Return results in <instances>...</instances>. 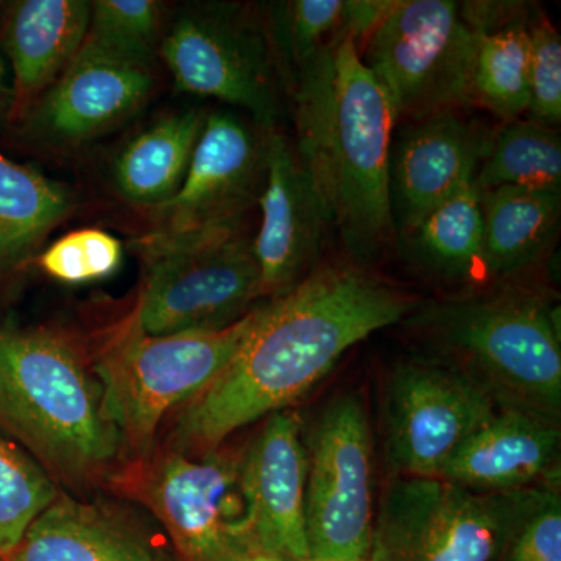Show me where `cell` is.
Here are the masks:
<instances>
[{
    "instance_id": "1",
    "label": "cell",
    "mask_w": 561,
    "mask_h": 561,
    "mask_svg": "<svg viewBox=\"0 0 561 561\" xmlns=\"http://www.w3.org/2000/svg\"><path fill=\"white\" fill-rule=\"evenodd\" d=\"M415 298L350 265L317 268L257 308L241 346L181 413L176 453H210L262 416L287 411L343 354L415 311Z\"/></svg>"
},
{
    "instance_id": "2",
    "label": "cell",
    "mask_w": 561,
    "mask_h": 561,
    "mask_svg": "<svg viewBox=\"0 0 561 561\" xmlns=\"http://www.w3.org/2000/svg\"><path fill=\"white\" fill-rule=\"evenodd\" d=\"M297 149L328 225L357 262L393 238L390 203L393 108L348 36L332 41L295 77Z\"/></svg>"
},
{
    "instance_id": "3",
    "label": "cell",
    "mask_w": 561,
    "mask_h": 561,
    "mask_svg": "<svg viewBox=\"0 0 561 561\" xmlns=\"http://www.w3.org/2000/svg\"><path fill=\"white\" fill-rule=\"evenodd\" d=\"M0 427L73 483L102 474L122 449L98 376L50 331L0 330Z\"/></svg>"
},
{
    "instance_id": "4",
    "label": "cell",
    "mask_w": 561,
    "mask_h": 561,
    "mask_svg": "<svg viewBox=\"0 0 561 561\" xmlns=\"http://www.w3.org/2000/svg\"><path fill=\"white\" fill-rule=\"evenodd\" d=\"M408 317L438 359L481 383L500 408L559 421V321L540 295L507 286L431 302Z\"/></svg>"
},
{
    "instance_id": "5",
    "label": "cell",
    "mask_w": 561,
    "mask_h": 561,
    "mask_svg": "<svg viewBox=\"0 0 561 561\" xmlns=\"http://www.w3.org/2000/svg\"><path fill=\"white\" fill-rule=\"evenodd\" d=\"M257 308L219 331L150 335L135 316L95 364L103 404L122 448L150 451L165 413L191 402L219 378L256 319Z\"/></svg>"
},
{
    "instance_id": "6",
    "label": "cell",
    "mask_w": 561,
    "mask_h": 561,
    "mask_svg": "<svg viewBox=\"0 0 561 561\" xmlns=\"http://www.w3.org/2000/svg\"><path fill=\"white\" fill-rule=\"evenodd\" d=\"M551 485L494 493L394 476L376 516L370 561H502Z\"/></svg>"
},
{
    "instance_id": "7",
    "label": "cell",
    "mask_w": 561,
    "mask_h": 561,
    "mask_svg": "<svg viewBox=\"0 0 561 561\" xmlns=\"http://www.w3.org/2000/svg\"><path fill=\"white\" fill-rule=\"evenodd\" d=\"M478 35L454 0H394L365 39V62L389 99L394 117L427 119L472 105Z\"/></svg>"
},
{
    "instance_id": "8",
    "label": "cell",
    "mask_w": 561,
    "mask_h": 561,
    "mask_svg": "<svg viewBox=\"0 0 561 561\" xmlns=\"http://www.w3.org/2000/svg\"><path fill=\"white\" fill-rule=\"evenodd\" d=\"M158 55L176 90L241 106L264 131L278 128L284 84L267 25L245 7L202 3L172 22Z\"/></svg>"
},
{
    "instance_id": "9",
    "label": "cell",
    "mask_w": 561,
    "mask_h": 561,
    "mask_svg": "<svg viewBox=\"0 0 561 561\" xmlns=\"http://www.w3.org/2000/svg\"><path fill=\"white\" fill-rule=\"evenodd\" d=\"M146 283L135 319L150 335L219 331L262 298L253 247L241 230L144 254Z\"/></svg>"
},
{
    "instance_id": "10",
    "label": "cell",
    "mask_w": 561,
    "mask_h": 561,
    "mask_svg": "<svg viewBox=\"0 0 561 561\" xmlns=\"http://www.w3.org/2000/svg\"><path fill=\"white\" fill-rule=\"evenodd\" d=\"M267 131H256L230 111H214L186 176L172 198L149 210V230L136 241L139 254L169 249L217 232L241 230L265 181Z\"/></svg>"
},
{
    "instance_id": "11",
    "label": "cell",
    "mask_w": 561,
    "mask_h": 561,
    "mask_svg": "<svg viewBox=\"0 0 561 561\" xmlns=\"http://www.w3.org/2000/svg\"><path fill=\"white\" fill-rule=\"evenodd\" d=\"M375 523L370 423L364 402L351 394L332 402L312 435L306 482L311 561H370Z\"/></svg>"
},
{
    "instance_id": "12",
    "label": "cell",
    "mask_w": 561,
    "mask_h": 561,
    "mask_svg": "<svg viewBox=\"0 0 561 561\" xmlns=\"http://www.w3.org/2000/svg\"><path fill=\"white\" fill-rule=\"evenodd\" d=\"M497 409L481 383L448 362H401L386 391V451L394 476L440 478Z\"/></svg>"
},
{
    "instance_id": "13",
    "label": "cell",
    "mask_w": 561,
    "mask_h": 561,
    "mask_svg": "<svg viewBox=\"0 0 561 561\" xmlns=\"http://www.w3.org/2000/svg\"><path fill=\"white\" fill-rule=\"evenodd\" d=\"M153 87L151 65L84 39L69 68L25 114V130L49 146H79L130 119Z\"/></svg>"
},
{
    "instance_id": "14",
    "label": "cell",
    "mask_w": 561,
    "mask_h": 561,
    "mask_svg": "<svg viewBox=\"0 0 561 561\" xmlns=\"http://www.w3.org/2000/svg\"><path fill=\"white\" fill-rule=\"evenodd\" d=\"M308 453L297 413H272L239 461L243 530L280 561H311L306 534Z\"/></svg>"
},
{
    "instance_id": "15",
    "label": "cell",
    "mask_w": 561,
    "mask_h": 561,
    "mask_svg": "<svg viewBox=\"0 0 561 561\" xmlns=\"http://www.w3.org/2000/svg\"><path fill=\"white\" fill-rule=\"evenodd\" d=\"M149 500L190 561H224L247 537L239 461L217 449L202 459L183 453L162 459L150 478Z\"/></svg>"
},
{
    "instance_id": "16",
    "label": "cell",
    "mask_w": 561,
    "mask_h": 561,
    "mask_svg": "<svg viewBox=\"0 0 561 561\" xmlns=\"http://www.w3.org/2000/svg\"><path fill=\"white\" fill-rule=\"evenodd\" d=\"M257 205L261 227L251 247L262 297L273 300L311 273L330 228L297 149L278 128L267 131L265 181Z\"/></svg>"
},
{
    "instance_id": "17",
    "label": "cell",
    "mask_w": 561,
    "mask_h": 561,
    "mask_svg": "<svg viewBox=\"0 0 561 561\" xmlns=\"http://www.w3.org/2000/svg\"><path fill=\"white\" fill-rule=\"evenodd\" d=\"M489 138L456 111L402 130L390 158L391 216L401 239L474 181Z\"/></svg>"
},
{
    "instance_id": "18",
    "label": "cell",
    "mask_w": 561,
    "mask_h": 561,
    "mask_svg": "<svg viewBox=\"0 0 561 561\" xmlns=\"http://www.w3.org/2000/svg\"><path fill=\"white\" fill-rule=\"evenodd\" d=\"M559 449V421L500 408L460 446L438 479L494 493L531 489L553 479Z\"/></svg>"
},
{
    "instance_id": "19",
    "label": "cell",
    "mask_w": 561,
    "mask_h": 561,
    "mask_svg": "<svg viewBox=\"0 0 561 561\" xmlns=\"http://www.w3.org/2000/svg\"><path fill=\"white\" fill-rule=\"evenodd\" d=\"M84 0H18L3 25L2 49L13 73L11 105L24 119L79 55L90 27Z\"/></svg>"
},
{
    "instance_id": "20",
    "label": "cell",
    "mask_w": 561,
    "mask_h": 561,
    "mask_svg": "<svg viewBox=\"0 0 561 561\" xmlns=\"http://www.w3.org/2000/svg\"><path fill=\"white\" fill-rule=\"evenodd\" d=\"M479 194L486 276L508 278L537 264L559 234L561 191L500 187Z\"/></svg>"
},
{
    "instance_id": "21",
    "label": "cell",
    "mask_w": 561,
    "mask_h": 561,
    "mask_svg": "<svg viewBox=\"0 0 561 561\" xmlns=\"http://www.w3.org/2000/svg\"><path fill=\"white\" fill-rule=\"evenodd\" d=\"M150 549L101 508L51 502L25 531L11 561H153Z\"/></svg>"
},
{
    "instance_id": "22",
    "label": "cell",
    "mask_w": 561,
    "mask_h": 561,
    "mask_svg": "<svg viewBox=\"0 0 561 561\" xmlns=\"http://www.w3.org/2000/svg\"><path fill=\"white\" fill-rule=\"evenodd\" d=\"M205 117L201 110L171 114L131 139L114 162L122 197L149 209L172 198L190 169Z\"/></svg>"
},
{
    "instance_id": "23",
    "label": "cell",
    "mask_w": 561,
    "mask_h": 561,
    "mask_svg": "<svg viewBox=\"0 0 561 561\" xmlns=\"http://www.w3.org/2000/svg\"><path fill=\"white\" fill-rule=\"evenodd\" d=\"M76 206L68 186L0 153V276L27 264Z\"/></svg>"
},
{
    "instance_id": "24",
    "label": "cell",
    "mask_w": 561,
    "mask_h": 561,
    "mask_svg": "<svg viewBox=\"0 0 561 561\" xmlns=\"http://www.w3.org/2000/svg\"><path fill=\"white\" fill-rule=\"evenodd\" d=\"M402 242L415 262L443 278L486 276L481 194L474 183L431 210Z\"/></svg>"
},
{
    "instance_id": "25",
    "label": "cell",
    "mask_w": 561,
    "mask_h": 561,
    "mask_svg": "<svg viewBox=\"0 0 561 561\" xmlns=\"http://www.w3.org/2000/svg\"><path fill=\"white\" fill-rule=\"evenodd\" d=\"M530 7L515 20L485 33H476L471 102L502 121H518L530 102Z\"/></svg>"
},
{
    "instance_id": "26",
    "label": "cell",
    "mask_w": 561,
    "mask_h": 561,
    "mask_svg": "<svg viewBox=\"0 0 561 561\" xmlns=\"http://www.w3.org/2000/svg\"><path fill=\"white\" fill-rule=\"evenodd\" d=\"M476 190L500 187L561 191V139L557 128L511 121L486 140L474 175Z\"/></svg>"
},
{
    "instance_id": "27",
    "label": "cell",
    "mask_w": 561,
    "mask_h": 561,
    "mask_svg": "<svg viewBox=\"0 0 561 561\" xmlns=\"http://www.w3.org/2000/svg\"><path fill=\"white\" fill-rule=\"evenodd\" d=\"M345 13L346 0L272 3L267 27L287 90L309 62L343 36Z\"/></svg>"
},
{
    "instance_id": "28",
    "label": "cell",
    "mask_w": 561,
    "mask_h": 561,
    "mask_svg": "<svg viewBox=\"0 0 561 561\" xmlns=\"http://www.w3.org/2000/svg\"><path fill=\"white\" fill-rule=\"evenodd\" d=\"M57 497L49 472L0 435V557L14 552L31 524Z\"/></svg>"
},
{
    "instance_id": "29",
    "label": "cell",
    "mask_w": 561,
    "mask_h": 561,
    "mask_svg": "<svg viewBox=\"0 0 561 561\" xmlns=\"http://www.w3.org/2000/svg\"><path fill=\"white\" fill-rule=\"evenodd\" d=\"M162 7L154 0L91 2L87 39L130 60L151 65L162 41Z\"/></svg>"
},
{
    "instance_id": "30",
    "label": "cell",
    "mask_w": 561,
    "mask_h": 561,
    "mask_svg": "<svg viewBox=\"0 0 561 561\" xmlns=\"http://www.w3.org/2000/svg\"><path fill=\"white\" fill-rule=\"evenodd\" d=\"M124 250L110 232L87 228L69 232L39 254L41 271L65 284L110 278L121 267Z\"/></svg>"
},
{
    "instance_id": "31",
    "label": "cell",
    "mask_w": 561,
    "mask_h": 561,
    "mask_svg": "<svg viewBox=\"0 0 561 561\" xmlns=\"http://www.w3.org/2000/svg\"><path fill=\"white\" fill-rule=\"evenodd\" d=\"M529 119L557 128L561 122V38L541 9H530Z\"/></svg>"
},
{
    "instance_id": "32",
    "label": "cell",
    "mask_w": 561,
    "mask_h": 561,
    "mask_svg": "<svg viewBox=\"0 0 561 561\" xmlns=\"http://www.w3.org/2000/svg\"><path fill=\"white\" fill-rule=\"evenodd\" d=\"M504 560L561 561V500L553 483L519 524Z\"/></svg>"
},
{
    "instance_id": "33",
    "label": "cell",
    "mask_w": 561,
    "mask_h": 561,
    "mask_svg": "<svg viewBox=\"0 0 561 561\" xmlns=\"http://www.w3.org/2000/svg\"><path fill=\"white\" fill-rule=\"evenodd\" d=\"M224 561H280L275 556L254 545L250 538H242L236 542L234 548L228 552Z\"/></svg>"
},
{
    "instance_id": "34",
    "label": "cell",
    "mask_w": 561,
    "mask_h": 561,
    "mask_svg": "<svg viewBox=\"0 0 561 561\" xmlns=\"http://www.w3.org/2000/svg\"><path fill=\"white\" fill-rule=\"evenodd\" d=\"M0 99H11V88L7 80L5 61H3L2 47H0Z\"/></svg>"
},
{
    "instance_id": "35",
    "label": "cell",
    "mask_w": 561,
    "mask_h": 561,
    "mask_svg": "<svg viewBox=\"0 0 561 561\" xmlns=\"http://www.w3.org/2000/svg\"><path fill=\"white\" fill-rule=\"evenodd\" d=\"M153 561H175V560L171 559V557H169V556H158V557H154Z\"/></svg>"
},
{
    "instance_id": "36",
    "label": "cell",
    "mask_w": 561,
    "mask_h": 561,
    "mask_svg": "<svg viewBox=\"0 0 561 561\" xmlns=\"http://www.w3.org/2000/svg\"><path fill=\"white\" fill-rule=\"evenodd\" d=\"M0 561H2V557H0Z\"/></svg>"
}]
</instances>
